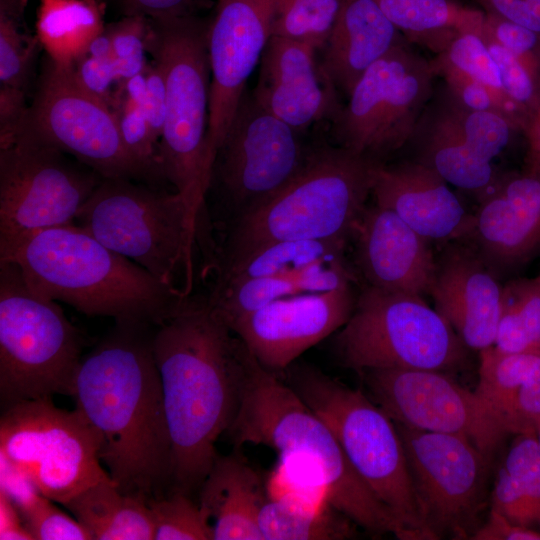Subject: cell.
<instances>
[{
    "label": "cell",
    "instance_id": "1",
    "mask_svg": "<svg viewBox=\"0 0 540 540\" xmlns=\"http://www.w3.org/2000/svg\"><path fill=\"white\" fill-rule=\"evenodd\" d=\"M172 462L169 492L199 491L230 429L255 357L209 304L186 297L154 326Z\"/></svg>",
    "mask_w": 540,
    "mask_h": 540
},
{
    "label": "cell",
    "instance_id": "2",
    "mask_svg": "<svg viewBox=\"0 0 540 540\" xmlns=\"http://www.w3.org/2000/svg\"><path fill=\"white\" fill-rule=\"evenodd\" d=\"M116 323L82 357L71 397L100 439V460L120 491L147 502L169 493L172 449L152 334Z\"/></svg>",
    "mask_w": 540,
    "mask_h": 540
},
{
    "label": "cell",
    "instance_id": "3",
    "mask_svg": "<svg viewBox=\"0 0 540 540\" xmlns=\"http://www.w3.org/2000/svg\"><path fill=\"white\" fill-rule=\"evenodd\" d=\"M36 295L116 323L157 325L188 297L74 224L44 229L0 251Z\"/></svg>",
    "mask_w": 540,
    "mask_h": 540
},
{
    "label": "cell",
    "instance_id": "4",
    "mask_svg": "<svg viewBox=\"0 0 540 540\" xmlns=\"http://www.w3.org/2000/svg\"><path fill=\"white\" fill-rule=\"evenodd\" d=\"M228 433L236 446L262 444L278 451L284 461L306 464L323 498L357 526L375 535L392 533L409 540L406 529L362 480L326 423L256 358Z\"/></svg>",
    "mask_w": 540,
    "mask_h": 540
},
{
    "label": "cell",
    "instance_id": "5",
    "mask_svg": "<svg viewBox=\"0 0 540 540\" xmlns=\"http://www.w3.org/2000/svg\"><path fill=\"white\" fill-rule=\"evenodd\" d=\"M380 164L338 145L313 148L304 167L282 190L236 218L220 262L281 240L346 244L366 208Z\"/></svg>",
    "mask_w": 540,
    "mask_h": 540
},
{
    "label": "cell",
    "instance_id": "6",
    "mask_svg": "<svg viewBox=\"0 0 540 540\" xmlns=\"http://www.w3.org/2000/svg\"><path fill=\"white\" fill-rule=\"evenodd\" d=\"M208 21L200 16L149 19L146 48L165 76L166 113L159 142L162 180L202 225L212 161L207 147L210 101Z\"/></svg>",
    "mask_w": 540,
    "mask_h": 540
},
{
    "label": "cell",
    "instance_id": "7",
    "mask_svg": "<svg viewBox=\"0 0 540 540\" xmlns=\"http://www.w3.org/2000/svg\"><path fill=\"white\" fill-rule=\"evenodd\" d=\"M128 178H103L75 224L160 282L190 296L201 225L182 196Z\"/></svg>",
    "mask_w": 540,
    "mask_h": 540
},
{
    "label": "cell",
    "instance_id": "8",
    "mask_svg": "<svg viewBox=\"0 0 540 540\" xmlns=\"http://www.w3.org/2000/svg\"><path fill=\"white\" fill-rule=\"evenodd\" d=\"M287 384L330 428L352 466L406 529L410 540H433L417 502L394 421L371 398L317 368L291 364Z\"/></svg>",
    "mask_w": 540,
    "mask_h": 540
},
{
    "label": "cell",
    "instance_id": "9",
    "mask_svg": "<svg viewBox=\"0 0 540 540\" xmlns=\"http://www.w3.org/2000/svg\"><path fill=\"white\" fill-rule=\"evenodd\" d=\"M84 338L56 301L34 294L17 266L0 261V400L72 395Z\"/></svg>",
    "mask_w": 540,
    "mask_h": 540
},
{
    "label": "cell",
    "instance_id": "10",
    "mask_svg": "<svg viewBox=\"0 0 540 540\" xmlns=\"http://www.w3.org/2000/svg\"><path fill=\"white\" fill-rule=\"evenodd\" d=\"M341 363L372 369L451 372L467 362L466 346L421 296L366 286L335 339Z\"/></svg>",
    "mask_w": 540,
    "mask_h": 540
},
{
    "label": "cell",
    "instance_id": "11",
    "mask_svg": "<svg viewBox=\"0 0 540 540\" xmlns=\"http://www.w3.org/2000/svg\"><path fill=\"white\" fill-rule=\"evenodd\" d=\"M99 452V436L82 414L57 407L52 398L15 404L0 418V460L63 506L110 478Z\"/></svg>",
    "mask_w": 540,
    "mask_h": 540
},
{
    "label": "cell",
    "instance_id": "12",
    "mask_svg": "<svg viewBox=\"0 0 540 540\" xmlns=\"http://www.w3.org/2000/svg\"><path fill=\"white\" fill-rule=\"evenodd\" d=\"M408 42L395 45L355 84L347 103L331 120L338 146L385 163L408 145L437 77L431 60Z\"/></svg>",
    "mask_w": 540,
    "mask_h": 540
},
{
    "label": "cell",
    "instance_id": "13",
    "mask_svg": "<svg viewBox=\"0 0 540 540\" xmlns=\"http://www.w3.org/2000/svg\"><path fill=\"white\" fill-rule=\"evenodd\" d=\"M102 179L25 133L0 144V251L35 232L74 224Z\"/></svg>",
    "mask_w": 540,
    "mask_h": 540
},
{
    "label": "cell",
    "instance_id": "14",
    "mask_svg": "<svg viewBox=\"0 0 540 540\" xmlns=\"http://www.w3.org/2000/svg\"><path fill=\"white\" fill-rule=\"evenodd\" d=\"M20 132L70 155L103 178L151 183L126 148L114 110L79 83L73 66H59L47 58Z\"/></svg>",
    "mask_w": 540,
    "mask_h": 540
},
{
    "label": "cell",
    "instance_id": "15",
    "mask_svg": "<svg viewBox=\"0 0 540 540\" xmlns=\"http://www.w3.org/2000/svg\"><path fill=\"white\" fill-rule=\"evenodd\" d=\"M312 150L300 131L268 112L246 90L216 151L210 185L217 186L237 218L282 190Z\"/></svg>",
    "mask_w": 540,
    "mask_h": 540
},
{
    "label": "cell",
    "instance_id": "16",
    "mask_svg": "<svg viewBox=\"0 0 540 540\" xmlns=\"http://www.w3.org/2000/svg\"><path fill=\"white\" fill-rule=\"evenodd\" d=\"M394 423L428 531L434 539H471L485 506L489 457L463 436Z\"/></svg>",
    "mask_w": 540,
    "mask_h": 540
},
{
    "label": "cell",
    "instance_id": "17",
    "mask_svg": "<svg viewBox=\"0 0 540 540\" xmlns=\"http://www.w3.org/2000/svg\"><path fill=\"white\" fill-rule=\"evenodd\" d=\"M361 374L370 398L396 423L463 436L489 458L510 434L491 406L447 372L387 368Z\"/></svg>",
    "mask_w": 540,
    "mask_h": 540
},
{
    "label": "cell",
    "instance_id": "18",
    "mask_svg": "<svg viewBox=\"0 0 540 540\" xmlns=\"http://www.w3.org/2000/svg\"><path fill=\"white\" fill-rule=\"evenodd\" d=\"M274 6L275 0H215L207 29L211 75L207 147L212 165L272 36Z\"/></svg>",
    "mask_w": 540,
    "mask_h": 540
},
{
    "label": "cell",
    "instance_id": "19",
    "mask_svg": "<svg viewBox=\"0 0 540 540\" xmlns=\"http://www.w3.org/2000/svg\"><path fill=\"white\" fill-rule=\"evenodd\" d=\"M355 302L351 284L297 294L238 319L230 329L263 368L278 375L307 349L342 328Z\"/></svg>",
    "mask_w": 540,
    "mask_h": 540
},
{
    "label": "cell",
    "instance_id": "20",
    "mask_svg": "<svg viewBox=\"0 0 540 540\" xmlns=\"http://www.w3.org/2000/svg\"><path fill=\"white\" fill-rule=\"evenodd\" d=\"M305 42L271 36L260 60L252 93L268 112L303 132L339 111L337 89Z\"/></svg>",
    "mask_w": 540,
    "mask_h": 540
},
{
    "label": "cell",
    "instance_id": "21",
    "mask_svg": "<svg viewBox=\"0 0 540 540\" xmlns=\"http://www.w3.org/2000/svg\"><path fill=\"white\" fill-rule=\"evenodd\" d=\"M467 238L492 272L529 260L540 249V171L501 173L479 196Z\"/></svg>",
    "mask_w": 540,
    "mask_h": 540
},
{
    "label": "cell",
    "instance_id": "22",
    "mask_svg": "<svg viewBox=\"0 0 540 540\" xmlns=\"http://www.w3.org/2000/svg\"><path fill=\"white\" fill-rule=\"evenodd\" d=\"M353 236L356 261L369 286L389 292L430 294L437 263L429 241L393 211L365 208Z\"/></svg>",
    "mask_w": 540,
    "mask_h": 540
},
{
    "label": "cell",
    "instance_id": "23",
    "mask_svg": "<svg viewBox=\"0 0 540 540\" xmlns=\"http://www.w3.org/2000/svg\"><path fill=\"white\" fill-rule=\"evenodd\" d=\"M371 194L376 205L393 211L428 241L464 239L471 231L473 214L442 177L414 159L381 163Z\"/></svg>",
    "mask_w": 540,
    "mask_h": 540
},
{
    "label": "cell",
    "instance_id": "24",
    "mask_svg": "<svg viewBox=\"0 0 540 540\" xmlns=\"http://www.w3.org/2000/svg\"><path fill=\"white\" fill-rule=\"evenodd\" d=\"M430 294L436 311L466 347L480 351L493 346L502 286L474 248L455 245L444 253Z\"/></svg>",
    "mask_w": 540,
    "mask_h": 540
},
{
    "label": "cell",
    "instance_id": "25",
    "mask_svg": "<svg viewBox=\"0 0 540 540\" xmlns=\"http://www.w3.org/2000/svg\"><path fill=\"white\" fill-rule=\"evenodd\" d=\"M408 145L415 149L414 160L435 171L448 184L478 196L501 174L471 146L463 128L462 105L445 85L435 87Z\"/></svg>",
    "mask_w": 540,
    "mask_h": 540
},
{
    "label": "cell",
    "instance_id": "26",
    "mask_svg": "<svg viewBox=\"0 0 540 540\" xmlns=\"http://www.w3.org/2000/svg\"><path fill=\"white\" fill-rule=\"evenodd\" d=\"M405 39L373 0H342L320 64L348 97L369 67Z\"/></svg>",
    "mask_w": 540,
    "mask_h": 540
},
{
    "label": "cell",
    "instance_id": "27",
    "mask_svg": "<svg viewBox=\"0 0 540 540\" xmlns=\"http://www.w3.org/2000/svg\"><path fill=\"white\" fill-rule=\"evenodd\" d=\"M266 499L260 476L234 451L216 456L199 489L198 504L213 540H264L258 519Z\"/></svg>",
    "mask_w": 540,
    "mask_h": 540
},
{
    "label": "cell",
    "instance_id": "28",
    "mask_svg": "<svg viewBox=\"0 0 540 540\" xmlns=\"http://www.w3.org/2000/svg\"><path fill=\"white\" fill-rule=\"evenodd\" d=\"M92 540H153L148 502L119 490L111 478L86 488L64 505Z\"/></svg>",
    "mask_w": 540,
    "mask_h": 540
},
{
    "label": "cell",
    "instance_id": "29",
    "mask_svg": "<svg viewBox=\"0 0 540 540\" xmlns=\"http://www.w3.org/2000/svg\"><path fill=\"white\" fill-rule=\"evenodd\" d=\"M104 0H40L35 35L47 58L74 66L105 29Z\"/></svg>",
    "mask_w": 540,
    "mask_h": 540
},
{
    "label": "cell",
    "instance_id": "30",
    "mask_svg": "<svg viewBox=\"0 0 540 540\" xmlns=\"http://www.w3.org/2000/svg\"><path fill=\"white\" fill-rule=\"evenodd\" d=\"M383 14L410 42L436 55L461 32H480L484 12L450 0H373Z\"/></svg>",
    "mask_w": 540,
    "mask_h": 540
},
{
    "label": "cell",
    "instance_id": "31",
    "mask_svg": "<svg viewBox=\"0 0 540 540\" xmlns=\"http://www.w3.org/2000/svg\"><path fill=\"white\" fill-rule=\"evenodd\" d=\"M258 522L264 540H342L352 538L357 526L326 501L294 495L267 498Z\"/></svg>",
    "mask_w": 540,
    "mask_h": 540
},
{
    "label": "cell",
    "instance_id": "32",
    "mask_svg": "<svg viewBox=\"0 0 540 540\" xmlns=\"http://www.w3.org/2000/svg\"><path fill=\"white\" fill-rule=\"evenodd\" d=\"M346 244L329 240H281L246 255L220 262L219 280H239L288 274L329 257L343 256Z\"/></svg>",
    "mask_w": 540,
    "mask_h": 540
},
{
    "label": "cell",
    "instance_id": "33",
    "mask_svg": "<svg viewBox=\"0 0 540 540\" xmlns=\"http://www.w3.org/2000/svg\"><path fill=\"white\" fill-rule=\"evenodd\" d=\"M310 293L303 269L239 280H219L207 300L229 326L238 319L285 297Z\"/></svg>",
    "mask_w": 540,
    "mask_h": 540
},
{
    "label": "cell",
    "instance_id": "34",
    "mask_svg": "<svg viewBox=\"0 0 540 540\" xmlns=\"http://www.w3.org/2000/svg\"><path fill=\"white\" fill-rule=\"evenodd\" d=\"M0 489L16 505L33 540H91L88 531L75 517L62 512L54 501L39 493L4 462H1Z\"/></svg>",
    "mask_w": 540,
    "mask_h": 540
},
{
    "label": "cell",
    "instance_id": "35",
    "mask_svg": "<svg viewBox=\"0 0 540 540\" xmlns=\"http://www.w3.org/2000/svg\"><path fill=\"white\" fill-rule=\"evenodd\" d=\"M479 352L475 393L501 416L508 428L506 415L515 394L540 369V349L506 353L490 346Z\"/></svg>",
    "mask_w": 540,
    "mask_h": 540
},
{
    "label": "cell",
    "instance_id": "36",
    "mask_svg": "<svg viewBox=\"0 0 540 540\" xmlns=\"http://www.w3.org/2000/svg\"><path fill=\"white\" fill-rule=\"evenodd\" d=\"M27 0H0V87L26 92L40 46L25 27Z\"/></svg>",
    "mask_w": 540,
    "mask_h": 540
},
{
    "label": "cell",
    "instance_id": "37",
    "mask_svg": "<svg viewBox=\"0 0 540 540\" xmlns=\"http://www.w3.org/2000/svg\"><path fill=\"white\" fill-rule=\"evenodd\" d=\"M342 0H275L272 36L309 43L322 49Z\"/></svg>",
    "mask_w": 540,
    "mask_h": 540
},
{
    "label": "cell",
    "instance_id": "38",
    "mask_svg": "<svg viewBox=\"0 0 540 540\" xmlns=\"http://www.w3.org/2000/svg\"><path fill=\"white\" fill-rule=\"evenodd\" d=\"M153 540H213L210 524L190 495L169 492L148 501Z\"/></svg>",
    "mask_w": 540,
    "mask_h": 540
},
{
    "label": "cell",
    "instance_id": "39",
    "mask_svg": "<svg viewBox=\"0 0 540 540\" xmlns=\"http://www.w3.org/2000/svg\"><path fill=\"white\" fill-rule=\"evenodd\" d=\"M437 77H441L447 89L464 107L475 111H492L503 114L523 131L525 117L509 101L501 98L490 88L454 67L441 56L431 60Z\"/></svg>",
    "mask_w": 540,
    "mask_h": 540
},
{
    "label": "cell",
    "instance_id": "40",
    "mask_svg": "<svg viewBox=\"0 0 540 540\" xmlns=\"http://www.w3.org/2000/svg\"><path fill=\"white\" fill-rule=\"evenodd\" d=\"M114 112L122 140L129 153L144 169L151 183L162 180L159 141L150 128L143 105L119 94Z\"/></svg>",
    "mask_w": 540,
    "mask_h": 540
},
{
    "label": "cell",
    "instance_id": "41",
    "mask_svg": "<svg viewBox=\"0 0 540 540\" xmlns=\"http://www.w3.org/2000/svg\"><path fill=\"white\" fill-rule=\"evenodd\" d=\"M437 55L490 88L501 98L514 104L504 92L498 66L480 32L467 31L458 33L449 42L446 49Z\"/></svg>",
    "mask_w": 540,
    "mask_h": 540
},
{
    "label": "cell",
    "instance_id": "42",
    "mask_svg": "<svg viewBox=\"0 0 540 540\" xmlns=\"http://www.w3.org/2000/svg\"><path fill=\"white\" fill-rule=\"evenodd\" d=\"M501 319L520 327L533 348L540 349V274L502 286Z\"/></svg>",
    "mask_w": 540,
    "mask_h": 540
},
{
    "label": "cell",
    "instance_id": "43",
    "mask_svg": "<svg viewBox=\"0 0 540 540\" xmlns=\"http://www.w3.org/2000/svg\"><path fill=\"white\" fill-rule=\"evenodd\" d=\"M148 27L149 19L142 16H123L106 25L123 81L142 73L148 64L145 56Z\"/></svg>",
    "mask_w": 540,
    "mask_h": 540
},
{
    "label": "cell",
    "instance_id": "44",
    "mask_svg": "<svg viewBox=\"0 0 540 540\" xmlns=\"http://www.w3.org/2000/svg\"><path fill=\"white\" fill-rule=\"evenodd\" d=\"M481 37L498 66L505 94L527 121L540 99V84L510 51L489 37Z\"/></svg>",
    "mask_w": 540,
    "mask_h": 540
},
{
    "label": "cell",
    "instance_id": "45",
    "mask_svg": "<svg viewBox=\"0 0 540 540\" xmlns=\"http://www.w3.org/2000/svg\"><path fill=\"white\" fill-rule=\"evenodd\" d=\"M480 34L510 51L540 84V34L484 12Z\"/></svg>",
    "mask_w": 540,
    "mask_h": 540
},
{
    "label": "cell",
    "instance_id": "46",
    "mask_svg": "<svg viewBox=\"0 0 540 540\" xmlns=\"http://www.w3.org/2000/svg\"><path fill=\"white\" fill-rule=\"evenodd\" d=\"M503 466L533 504L540 527V450L536 434H517Z\"/></svg>",
    "mask_w": 540,
    "mask_h": 540
},
{
    "label": "cell",
    "instance_id": "47",
    "mask_svg": "<svg viewBox=\"0 0 540 540\" xmlns=\"http://www.w3.org/2000/svg\"><path fill=\"white\" fill-rule=\"evenodd\" d=\"M491 509L513 524L528 528L539 526L533 504L504 466L497 472L491 493Z\"/></svg>",
    "mask_w": 540,
    "mask_h": 540
},
{
    "label": "cell",
    "instance_id": "48",
    "mask_svg": "<svg viewBox=\"0 0 540 540\" xmlns=\"http://www.w3.org/2000/svg\"><path fill=\"white\" fill-rule=\"evenodd\" d=\"M73 70L86 90L114 110L123 82L114 59H99L86 54L73 66Z\"/></svg>",
    "mask_w": 540,
    "mask_h": 540
},
{
    "label": "cell",
    "instance_id": "49",
    "mask_svg": "<svg viewBox=\"0 0 540 540\" xmlns=\"http://www.w3.org/2000/svg\"><path fill=\"white\" fill-rule=\"evenodd\" d=\"M123 16H142L165 20L200 16L211 9L212 0H108Z\"/></svg>",
    "mask_w": 540,
    "mask_h": 540
},
{
    "label": "cell",
    "instance_id": "50",
    "mask_svg": "<svg viewBox=\"0 0 540 540\" xmlns=\"http://www.w3.org/2000/svg\"><path fill=\"white\" fill-rule=\"evenodd\" d=\"M506 422L511 434H536L540 425V369L515 394Z\"/></svg>",
    "mask_w": 540,
    "mask_h": 540
},
{
    "label": "cell",
    "instance_id": "51",
    "mask_svg": "<svg viewBox=\"0 0 540 540\" xmlns=\"http://www.w3.org/2000/svg\"><path fill=\"white\" fill-rule=\"evenodd\" d=\"M146 92L143 102L150 128L160 142L166 113V82L160 65L153 60L145 68Z\"/></svg>",
    "mask_w": 540,
    "mask_h": 540
},
{
    "label": "cell",
    "instance_id": "52",
    "mask_svg": "<svg viewBox=\"0 0 540 540\" xmlns=\"http://www.w3.org/2000/svg\"><path fill=\"white\" fill-rule=\"evenodd\" d=\"M485 9L540 34V0H478Z\"/></svg>",
    "mask_w": 540,
    "mask_h": 540
},
{
    "label": "cell",
    "instance_id": "53",
    "mask_svg": "<svg viewBox=\"0 0 540 540\" xmlns=\"http://www.w3.org/2000/svg\"><path fill=\"white\" fill-rule=\"evenodd\" d=\"M26 92L0 87V144L12 140L21 128L28 107Z\"/></svg>",
    "mask_w": 540,
    "mask_h": 540
},
{
    "label": "cell",
    "instance_id": "54",
    "mask_svg": "<svg viewBox=\"0 0 540 540\" xmlns=\"http://www.w3.org/2000/svg\"><path fill=\"white\" fill-rule=\"evenodd\" d=\"M473 540H540V530L513 524L501 514L490 510L487 521L476 529Z\"/></svg>",
    "mask_w": 540,
    "mask_h": 540
},
{
    "label": "cell",
    "instance_id": "55",
    "mask_svg": "<svg viewBox=\"0 0 540 540\" xmlns=\"http://www.w3.org/2000/svg\"><path fill=\"white\" fill-rule=\"evenodd\" d=\"M0 539L33 540L9 495L0 489Z\"/></svg>",
    "mask_w": 540,
    "mask_h": 540
},
{
    "label": "cell",
    "instance_id": "56",
    "mask_svg": "<svg viewBox=\"0 0 540 540\" xmlns=\"http://www.w3.org/2000/svg\"><path fill=\"white\" fill-rule=\"evenodd\" d=\"M522 133L526 140L524 170L540 171V99L528 117Z\"/></svg>",
    "mask_w": 540,
    "mask_h": 540
},
{
    "label": "cell",
    "instance_id": "57",
    "mask_svg": "<svg viewBox=\"0 0 540 540\" xmlns=\"http://www.w3.org/2000/svg\"><path fill=\"white\" fill-rule=\"evenodd\" d=\"M88 55L99 59H114L110 34L105 26L89 47Z\"/></svg>",
    "mask_w": 540,
    "mask_h": 540
},
{
    "label": "cell",
    "instance_id": "58",
    "mask_svg": "<svg viewBox=\"0 0 540 540\" xmlns=\"http://www.w3.org/2000/svg\"><path fill=\"white\" fill-rule=\"evenodd\" d=\"M536 437H537V442H538V446H539V450H540V425L537 428Z\"/></svg>",
    "mask_w": 540,
    "mask_h": 540
}]
</instances>
